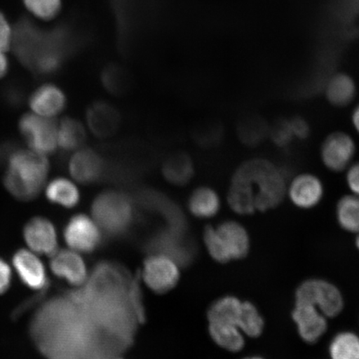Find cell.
<instances>
[{"label": "cell", "instance_id": "obj_28", "mask_svg": "<svg viewBox=\"0 0 359 359\" xmlns=\"http://www.w3.org/2000/svg\"><path fill=\"white\" fill-rule=\"evenodd\" d=\"M86 134L78 121L66 118L57 128V144L65 151L77 149L85 141Z\"/></svg>", "mask_w": 359, "mask_h": 359}, {"label": "cell", "instance_id": "obj_8", "mask_svg": "<svg viewBox=\"0 0 359 359\" xmlns=\"http://www.w3.org/2000/svg\"><path fill=\"white\" fill-rule=\"evenodd\" d=\"M20 129L29 149L37 154L47 156L58 147L57 127L52 118L31 112L22 116Z\"/></svg>", "mask_w": 359, "mask_h": 359}, {"label": "cell", "instance_id": "obj_32", "mask_svg": "<svg viewBox=\"0 0 359 359\" xmlns=\"http://www.w3.org/2000/svg\"><path fill=\"white\" fill-rule=\"evenodd\" d=\"M269 134H271L275 144L280 147L288 146L294 137L288 120H280L273 126Z\"/></svg>", "mask_w": 359, "mask_h": 359}, {"label": "cell", "instance_id": "obj_23", "mask_svg": "<svg viewBox=\"0 0 359 359\" xmlns=\"http://www.w3.org/2000/svg\"><path fill=\"white\" fill-rule=\"evenodd\" d=\"M209 332L215 343L227 351L239 352L245 347V334L237 325L210 324Z\"/></svg>", "mask_w": 359, "mask_h": 359}, {"label": "cell", "instance_id": "obj_35", "mask_svg": "<svg viewBox=\"0 0 359 359\" xmlns=\"http://www.w3.org/2000/svg\"><path fill=\"white\" fill-rule=\"evenodd\" d=\"M292 132H293L294 137L302 139L307 138L309 133H311V128L307 123V121L300 118V116H295V118L290 120Z\"/></svg>", "mask_w": 359, "mask_h": 359}, {"label": "cell", "instance_id": "obj_18", "mask_svg": "<svg viewBox=\"0 0 359 359\" xmlns=\"http://www.w3.org/2000/svg\"><path fill=\"white\" fill-rule=\"evenodd\" d=\"M29 105L33 114L52 118L64 110L66 97L64 93L55 85L46 84L32 94Z\"/></svg>", "mask_w": 359, "mask_h": 359}, {"label": "cell", "instance_id": "obj_10", "mask_svg": "<svg viewBox=\"0 0 359 359\" xmlns=\"http://www.w3.org/2000/svg\"><path fill=\"white\" fill-rule=\"evenodd\" d=\"M143 278L147 286L155 293H167L179 281L177 264L165 255H151L145 260Z\"/></svg>", "mask_w": 359, "mask_h": 359}, {"label": "cell", "instance_id": "obj_38", "mask_svg": "<svg viewBox=\"0 0 359 359\" xmlns=\"http://www.w3.org/2000/svg\"><path fill=\"white\" fill-rule=\"evenodd\" d=\"M8 67V62L6 53L0 51V79L6 74Z\"/></svg>", "mask_w": 359, "mask_h": 359}, {"label": "cell", "instance_id": "obj_11", "mask_svg": "<svg viewBox=\"0 0 359 359\" xmlns=\"http://www.w3.org/2000/svg\"><path fill=\"white\" fill-rule=\"evenodd\" d=\"M356 145L348 134L331 133L323 142L321 159L327 169L339 172L346 169L355 155Z\"/></svg>", "mask_w": 359, "mask_h": 359}, {"label": "cell", "instance_id": "obj_19", "mask_svg": "<svg viewBox=\"0 0 359 359\" xmlns=\"http://www.w3.org/2000/svg\"><path fill=\"white\" fill-rule=\"evenodd\" d=\"M87 118L91 131L102 138L111 136L120 123L118 111L104 102L93 103L88 110Z\"/></svg>", "mask_w": 359, "mask_h": 359}, {"label": "cell", "instance_id": "obj_42", "mask_svg": "<svg viewBox=\"0 0 359 359\" xmlns=\"http://www.w3.org/2000/svg\"><path fill=\"white\" fill-rule=\"evenodd\" d=\"M114 359H121V358H114Z\"/></svg>", "mask_w": 359, "mask_h": 359}, {"label": "cell", "instance_id": "obj_41", "mask_svg": "<svg viewBox=\"0 0 359 359\" xmlns=\"http://www.w3.org/2000/svg\"><path fill=\"white\" fill-rule=\"evenodd\" d=\"M356 245H357V248L359 250V234H358V237L356 239Z\"/></svg>", "mask_w": 359, "mask_h": 359}, {"label": "cell", "instance_id": "obj_13", "mask_svg": "<svg viewBox=\"0 0 359 359\" xmlns=\"http://www.w3.org/2000/svg\"><path fill=\"white\" fill-rule=\"evenodd\" d=\"M25 240L29 250L37 255L52 257L57 250V238L53 224L48 219L37 217L26 224Z\"/></svg>", "mask_w": 359, "mask_h": 359}, {"label": "cell", "instance_id": "obj_39", "mask_svg": "<svg viewBox=\"0 0 359 359\" xmlns=\"http://www.w3.org/2000/svg\"><path fill=\"white\" fill-rule=\"evenodd\" d=\"M352 123L354 128L359 134V105L354 109L352 115Z\"/></svg>", "mask_w": 359, "mask_h": 359}, {"label": "cell", "instance_id": "obj_40", "mask_svg": "<svg viewBox=\"0 0 359 359\" xmlns=\"http://www.w3.org/2000/svg\"><path fill=\"white\" fill-rule=\"evenodd\" d=\"M243 359H264L262 358H260L259 356H251V357H247Z\"/></svg>", "mask_w": 359, "mask_h": 359}, {"label": "cell", "instance_id": "obj_9", "mask_svg": "<svg viewBox=\"0 0 359 359\" xmlns=\"http://www.w3.org/2000/svg\"><path fill=\"white\" fill-rule=\"evenodd\" d=\"M65 239L70 250L78 253H91L100 246L102 235L97 223L81 214L75 215L67 223Z\"/></svg>", "mask_w": 359, "mask_h": 359}, {"label": "cell", "instance_id": "obj_33", "mask_svg": "<svg viewBox=\"0 0 359 359\" xmlns=\"http://www.w3.org/2000/svg\"><path fill=\"white\" fill-rule=\"evenodd\" d=\"M103 83L109 92L115 94L122 93L126 87L124 85V79L118 71L114 69L107 70L103 74Z\"/></svg>", "mask_w": 359, "mask_h": 359}, {"label": "cell", "instance_id": "obj_20", "mask_svg": "<svg viewBox=\"0 0 359 359\" xmlns=\"http://www.w3.org/2000/svg\"><path fill=\"white\" fill-rule=\"evenodd\" d=\"M242 304L235 296H224L214 302L208 309L210 324H226L238 326Z\"/></svg>", "mask_w": 359, "mask_h": 359}, {"label": "cell", "instance_id": "obj_24", "mask_svg": "<svg viewBox=\"0 0 359 359\" xmlns=\"http://www.w3.org/2000/svg\"><path fill=\"white\" fill-rule=\"evenodd\" d=\"M336 217L344 231L359 234V196L347 195L340 198L336 206Z\"/></svg>", "mask_w": 359, "mask_h": 359}, {"label": "cell", "instance_id": "obj_1", "mask_svg": "<svg viewBox=\"0 0 359 359\" xmlns=\"http://www.w3.org/2000/svg\"><path fill=\"white\" fill-rule=\"evenodd\" d=\"M81 287L48 300L31 320L30 334L47 359H114L145 320L137 282L123 268L101 263Z\"/></svg>", "mask_w": 359, "mask_h": 359}, {"label": "cell", "instance_id": "obj_12", "mask_svg": "<svg viewBox=\"0 0 359 359\" xmlns=\"http://www.w3.org/2000/svg\"><path fill=\"white\" fill-rule=\"evenodd\" d=\"M292 318L305 343L316 344L326 333L327 318L312 304L295 302Z\"/></svg>", "mask_w": 359, "mask_h": 359}, {"label": "cell", "instance_id": "obj_7", "mask_svg": "<svg viewBox=\"0 0 359 359\" xmlns=\"http://www.w3.org/2000/svg\"><path fill=\"white\" fill-rule=\"evenodd\" d=\"M295 302L313 305L327 318L338 316L343 311L344 299L339 288L321 279L304 281L295 292Z\"/></svg>", "mask_w": 359, "mask_h": 359}, {"label": "cell", "instance_id": "obj_25", "mask_svg": "<svg viewBox=\"0 0 359 359\" xmlns=\"http://www.w3.org/2000/svg\"><path fill=\"white\" fill-rule=\"evenodd\" d=\"M46 196L53 203L65 208H74L80 199L78 188L65 178H57L49 183L46 188Z\"/></svg>", "mask_w": 359, "mask_h": 359}, {"label": "cell", "instance_id": "obj_26", "mask_svg": "<svg viewBox=\"0 0 359 359\" xmlns=\"http://www.w3.org/2000/svg\"><path fill=\"white\" fill-rule=\"evenodd\" d=\"M331 359H359V336L344 331L332 339L329 347Z\"/></svg>", "mask_w": 359, "mask_h": 359}, {"label": "cell", "instance_id": "obj_15", "mask_svg": "<svg viewBox=\"0 0 359 359\" xmlns=\"http://www.w3.org/2000/svg\"><path fill=\"white\" fill-rule=\"evenodd\" d=\"M50 268L55 275L64 278L70 285L81 287L88 280L86 266L73 250H57L52 255Z\"/></svg>", "mask_w": 359, "mask_h": 359}, {"label": "cell", "instance_id": "obj_2", "mask_svg": "<svg viewBox=\"0 0 359 359\" xmlns=\"http://www.w3.org/2000/svg\"><path fill=\"white\" fill-rule=\"evenodd\" d=\"M231 188L250 196L257 210L267 212L277 208L285 199V177L271 161L252 159L245 161L236 170Z\"/></svg>", "mask_w": 359, "mask_h": 359}, {"label": "cell", "instance_id": "obj_22", "mask_svg": "<svg viewBox=\"0 0 359 359\" xmlns=\"http://www.w3.org/2000/svg\"><path fill=\"white\" fill-rule=\"evenodd\" d=\"M191 212L199 218L215 217L221 208L217 193L209 187H201L193 192L189 200Z\"/></svg>", "mask_w": 359, "mask_h": 359}, {"label": "cell", "instance_id": "obj_30", "mask_svg": "<svg viewBox=\"0 0 359 359\" xmlns=\"http://www.w3.org/2000/svg\"><path fill=\"white\" fill-rule=\"evenodd\" d=\"M241 141L246 146L255 147L264 141L269 133L268 125L264 119L251 118L246 119L239 126Z\"/></svg>", "mask_w": 359, "mask_h": 359}, {"label": "cell", "instance_id": "obj_14", "mask_svg": "<svg viewBox=\"0 0 359 359\" xmlns=\"http://www.w3.org/2000/svg\"><path fill=\"white\" fill-rule=\"evenodd\" d=\"M290 199L300 209L316 208L324 197L325 187L321 180L313 174H302L292 181L288 190Z\"/></svg>", "mask_w": 359, "mask_h": 359}, {"label": "cell", "instance_id": "obj_36", "mask_svg": "<svg viewBox=\"0 0 359 359\" xmlns=\"http://www.w3.org/2000/svg\"><path fill=\"white\" fill-rule=\"evenodd\" d=\"M347 185L354 195L359 196V163L353 164L348 170Z\"/></svg>", "mask_w": 359, "mask_h": 359}, {"label": "cell", "instance_id": "obj_29", "mask_svg": "<svg viewBox=\"0 0 359 359\" xmlns=\"http://www.w3.org/2000/svg\"><path fill=\"white\" fill-rule=\"evenodd\" d=\"M238 327L242 333L250 338H258L263 334L264 321L262 313L253 303L243 302Z\"/></svg>", "mask_w": 359, "mask_h": 359}, {"label": "cell", "instance_id": "obj_34", "mask_svg": "<svg viewBox=\"0 0 359 359\" xmlns=\"http://www.w3.org/2000/svg\"><path fill=\"white\" fill-rule=\"evenodd\" d=\"M13 29L3 13L0 12V51L6 53L12 46Z\"/></svg>", "mask_w": 359, "mask_h": 359}, {"label": "cell", "instance_id": "obj_5", "mask_svg": "<svg viewBox=\"0 0 359 359\" xmlns=\"http://www.w3.org/2000/svg\"><path fill=\"white\" fill-rule=\"evenodd\" d=\"M92 213L98 227L111 237L124 235L134 221L133 201L119 191L102 193L93 201Z\"/></svg>", "mask_w": 359, "mask_h": 359}, {"label": "cell", "instance_id": "obj_21", "mask_svg": "<svg viewBox=\"0 0 359 359\" xmlns=\"http://www.w3.org/2000/svg\"><path fill=\"white\" fill-rule=\"evenodd\" d=\"M356 95V84L350 76L334 75L326 87L327 100L335 107H346Z\"/></svg>", "mask_w": 359, "mask_h": 359}, {"label": "cell", "instance_id": "obj_17", "mask_svg": "<svg viewBox=\"0 0 359 359\" xmlns=\"http://www.w3.org/2000/svg\"><path fill=\"white\" fill-rule=\"evenodd\" d=\"M13 266L18 275L26 285L34 290H41L47 283L46 271L37 254L22 250L13 257Z\"/></svg>", "mask_w": 359, "mask_h": 359}, {"label": "cell", "instance_id": "obj_31", "mask_svg": "<svg viewBox=\"0 0 359 359\" xmlns=\"http://www.w3.org/2000/svg\"><path fill=\"white\" fill-rule=\"evenodd\" d=\"M27 8L40 20H51L60 13L62 0H24Z\"/></svg>", "mask_w": 359, "mask_h": 359}, {"label": "cell", "instance_id": "obj_3", "mask_svg": "<svg viewBox=\"0 0 359 359\" xmlns=\"http://www.w3.org/2000/svg\"><path fill=\"white\" fill-rule=\"evenodd\" d=\"M47 156L32 150L12 152L4 175V186L15 198L33 200L43 189L48 173Z\"/></svg>", "mask_w": 359, "mask_h": 359}, {"label": "cell", "instance_id": "obj_27", "mask_svg": "<svg viewBox=\"0 0 359 359\" xmlns=\"http://www.w3.org/2000/svg\"><path fill=\"white\" fill-rule=\"evenodd\" d=\"M163 174L175 185H185L193 176V164L187 155L179 154L165 161Z\"/></svg>", "mask_w": 359, "mask_h": 359}, {"label": "cell", "instance_id": "obj_16", "mask_svg": "<svg viewBox=\"0 0 359 359\" xmlns=\"http://www.w3.org/2000/svg\"><path fill=\"white\" fill-rule=\"evenodd\" d=\"M72 176L83 184L100 182L105 176L107 165L100 154L91 149L77 152L70 161Z\"/></svg>", "mask_w": 359, "mask_h": 359}, {"label": "cell", "instance_id": "obj_6", "mask_svg": "<svg viewBox=\"0 0 359 359\" xmlns=\"http://www.w3.org/2000/svg\"><path fill=\"white\" fill-rule=\"evenodd\" d=\"M145 248L155 255H165L182 267L190 266L197 253L196 245L187 232L170 227L157 232L148 241Z\"/></svg>", "mask_w": 359, "mask_h": 359}, {"label": "cell", "instance_id": "obj_4", "mask_svg": "<svg viewBox=\"0 0 359 359\" xmlns=\"http://www.w3.org/2000/svg\"><path fill=\"white\" fill-rule=\"evenodd\" d=\"M204 241L210 257L219 263L243 259L250 248L248 231L233 221L224 222L215 228L205 227Z\"/></svg>", "mask_w": 359, "mask_h": 359}, {"label": "cell", "instance_id": "obj_37", "mask_svg": "<svg viewBox=\"0 0 359 359\" xmlns=\"http://www.w3.org/2000/svg\"><path fill=\"white\" fill-rule=\"evenodd\" d=\"M11 280V269L8 264L0 259V294L4 293L10 285Z\"/></svg>", "mask_w": 359, "mask_h": 359}]
</instances>
